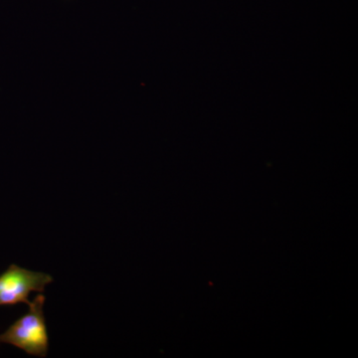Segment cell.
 Instances as JSON below:
<instances>
[{
  "label": "cell",
  "mask_w": 358,
  "mask_h": 358,
  "mask_svg": "<svg viewBox=\"0 0 358 358\" xmlns=\"http://www.w3.org/2000/svg\"><path fill=\"white\" fill-rule=\"evenodd\" d=\"M45 301L44 294H37L28 305L29 310L0 334V343L15 346L33 357H47L49 334L44 315Z\"/></svg>",
  "instance_id": "1"
},
{
  "label": "cell",
  "mask_w": 358,
  "mask_h": 358,
  "mask_svg": "<svg viewBox=\"0 0 358 358\" xmlns=\"http://www.w3.org/2000/svg\"><path fill=\"white\" fill-rule=\"evenodd\" d=\"M53 280L46 273L34 272L13 264L0 274V307L20 303L29 305L30 294L43 293Z\"/></svg>",
  "instance_id": "2"
}]
</instances>
